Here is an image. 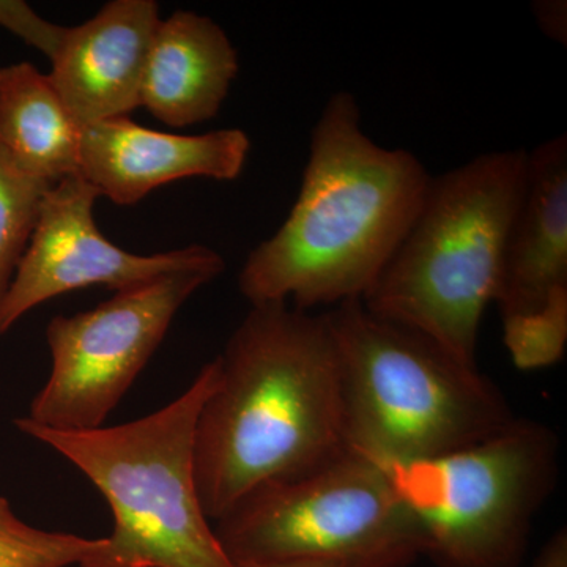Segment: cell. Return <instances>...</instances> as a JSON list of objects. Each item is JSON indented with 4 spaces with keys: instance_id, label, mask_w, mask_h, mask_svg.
Masks as SVG:
<instances>
[{
    "instance_id": "5bb4252c",
    "label": "cell",
    "mask_w": 567,
    "mask_h": 567,
    "mask_svg": "<svg viewBox=\"0 0 567 567\" xmlns=\"http://www.w3.org/2000/svg\"><path fill=\"white\" fill-rule=\"evenodd\" d=\"M80 140L48 74L31 62L0 66V147L18 169L50 186L80 175Z\"/></svg>"
},
{
    "instance_id": "9c48e42d",
    "label": "cell",
    "mask_w": 567,
    "mask_h": 567,
    "mask_svg": "<svg viewBox=\"0 0 567 567\" xmlns=\"http://www.w3.org/2000/svg\"><path fill=\"white\" fill-rule=\"evenodd\" d=\"M99 197L81 175L44 194L31 241L0 301V336L37 306L73 290L103 286L118 292L182 271L223 274V257L208 246L140 256L111 244L93 216Z\"/></svg>"
},
{
    "instance_id": "5b68a950",
    "label": "cell",
    "mask_w": 567,
    "mask_h": 567,
    "mask_svg": "<svg viewBox=\"0 0 567 567\" xmlns=\"http://www.w3.org/2000/svg\"><path fill=\"white\" fill-rule=\"evenodd\" d=\"M218 380L215 358L163 409L93 431L17 420L22 434L62 454L111 506V535L80 567H238L205 516L194 475L197 417Z\"/></svg>"
},
{
    "instance_id": "30bf717a",
    "label": "cell",
    "mask_w": 567,
    "mask_h": 567,
    "mask_svg": "<svg viewBox=\"0 0 567 567\" xmlns=\"http://www.w3.org/2000/svg\"><path fill=\"white\" fill-rule=\"evenodd\" d=\"M249 151L244 130L185 136L112 118L81 128L80 175L100 197L128 207L182 178L233 182L244 173Z\"/></svg>"
},
{
    "instance_id": "7c38bea8",
    "label": "cell",
    "mask_w": 567,
    "mask_h": 567,
    "mask_svg": "<svg viewBox=\"0 0 567 567\" xmlns=\"http://www.w3.org/2000/svg\"><path fill=\"white\" fill-rule=\"evenodd\" d=\"M567 289V137L528 152L527 186L503 257V319L544 308Z\"/></svg>"
},
{
    "instance_id": "e0dca14e",
    "label": "cell",
    "mask_w": 567,
    "mask_h": 567,
    "mask_svg": "<svg viewBox=\"0 0 567 567\" xmlns=\"http://www.w3.org/2000/svg\"><path fill=\"white\" fill-rule=\"evenodd\" d=\"M505 344L518 369L558 363L567 341V289L559 290L544 308L503 319Z\"/></svg>"
},
{
    "instance_id": "ac0fdd59",
    "label": "cell",
    "mask_w": 567,
    "mask_h": 567,
    "mask_svg": "<svg viewBox=\"0 0 567 567\" xmlns=\"http://www.w3.org/2000/svg\"><path fill=\"white\" fill-rule=\"evenodd\" d=\"M537 25L548 39L557 43H567V3L566 0H537L533 3Z\"/></svg>"
},
{
    "instance_id": "277c9868",
    "label": "cell",
    "mask_w": 567,
    "mask_h": 567,
    "mask_svg": "<svg viewBox=\"0 0 567 567\" xmlns=\"http://www.w3.org/2000/svg\"><path fill=\"white\" fill-rule=\"evenodd\" d=\"M524 148L476 156L431 177L415 221L363 298L372 315L420 331L476 364L525 186Z\"/></svg>"
},
{
    "instance_id": "6da1fadb",
    "label": "cell",
    "mask_w": 567,
    "mask_h": 567,
    "mask_svg": "<svg viewBox=\"0 0 567 567\" xmlns=\"http://www.w3.org/2000/svg\"><path fill=\"white\" fill-rule=\"evenodd\" d=\"M218 360V385L194 434L197 491L213 522L257 488L308 475L346 451L327 312L251 306Z\"/></svg>"
},
{
    "instance_id": "4fadbf2b",
    "label": "cell",
    "mask_w": 567,
    "mask_h": 567,
    "mask_svg": "<svg viewBox=\"0 0 567 567\" xmlns=\"http://www.w3.org/2000/svg\"><path fill=\"white\" fill-rule=\"evenodd\" d=\"M233 41L212 18L177 10L153 33L141 107L173 128L212 121L238 74Z\"/></svg>"
},
{
    "instance_id": "2e32d148",
    "label": "cell",
    "mask_w": 567,
    "mask_h": 567,
    "mask_svg": "<svg viewBox=\"0 0 567 567\" xmlns=\"http://www.w3.org/2000/svg\"><path fill=\"white\" fill-rule=\"evenodd\" d=\"M102 543L103 537L87 539L32 527L17 516L6 496H0V567L80 566Z\"/></svg>"
},
{
    "instance_id": "9a60e30c",
    "label": "cell",
    "mask_w": 567,
    "mask_h": 567,
    "mask_svg": "<svg viewBox=\"0 0 567 567\" xmlns=\"http://www.w3.org/2000/svg\"><path fill=\"white\" fill-rule=\"evenodd\" d=\"M51 186L18 169L0 147V301L9 290Z\"/></svg>"
},
{
    "instance_id": "3957f363",
    "label": "cell",
    "mask_w": 567,
    "mask_h": 567,
    "mask_svg": "<svg viewBox=\"0 0 567 567\" xmlns=\"http://www.w3.org/2000/svg\"><path fill=\"white\" fill-rule=\"evenodd\" d=\"M341 372L346 451L388 470L453 453L514 420L476 364L372 315L361 300L327 311Z\"/></svg>"
},
{
    "instance_id": "8fae6325",
    "label": "cell",
    "mask_w": 567,
    "mask_h": 567,
    "mask_svg": "<svg viewBox=\"0 0 567 567\" xmlns=\"http://www.w3.org/2000/svg\"><path fill=\"white\" fill-rule=\"evenodd\" d=\"M159 18L153 0H112L78 28L65 29L48 73L80 128L130 117L141 107L145 61Z\"/></svg>"
},
{
    "instance_id": "52a82bcc",
    "label": "cell",
    "mask_w": 567,
    "mask_h": 567,
    "mask_svg": "<svg viewBox=\"0 0 567 567\" xmlns=\"http://www.w3.org/2000/svg\"><path fill=\"white\" fill-rule=\"evenodd\" d=\"M215 524L237 566L315 558L406 567L423 555L415 517L390 473L349 451L308 475L257 488Z\"/></svg>"
},
{
    "instance_id": "ba28073f",
    "label": "cell",
    "mask_w": 567,
    "mask_h": 567,
    "mask_svg": "<svg viewBox=\"0 0 567 567\" xmlns=\"http://www.w3.org/2000/svg\"><path fill=\"white\" fill-rule=\"evenodd\" d=\"M216 278L210 271L167 275L118 290L89 311L54 317L47 330L50 377L22 420L58 432L106 425L182 306Z\"/></svg>"
},
{
    "instance_id": "7a4b0ae2",
    "label": "cell",
    "mask_w": 567,
    "mask_h": 567,
    "mask_svg": "<svg viewBox=\"0 0 567 567\" xmlns=\"http://www.w3.org/2000/svg\"><path fill=\"white\" fill-rule=\"evenodd\" d=\"M429 182L412 152L364 133L352 93H333L312 130L297 203L249 252L238 289L251 306L292 300L308 312L363 300L415 221Z\"/></svg>"
},
{
    "instance_id": "ffe728a7",
    "label": "cell",
    "mask_w": 567,
    "mask_h": 567,
    "mask_svg": "<svg viewBox=\"0 0 567 567\" xmlns=\"http://www.w3.org/2000/svg\"><path fill=\"white\" fill-rule=\"evenodd\" d=\"M238 567H353L347 563L336 561V559H315V558H300V559H281V561H257L245 563Z\"/></svg>"
},
{
    "instance_id": "d6986e66",
    "label": "cell",
    "mask_w": 567,
    "mask_h": 567,
    "mask_svg": "<svg viewBox=\"0 0 567 567\" xmlns=\"http://www.w3.org/2000/svg\"><path fill=\"white\" fill-rule=\"evenodd\" d=\"M535 567H567L566 532H559L551 537L550 543L540 551Z\"/></svg>"
},
{
    "instance_id": "8992f818",
    "label": "cell",
    "mask_w": 567,
    "mask_h": 567,
    "mask_svg": "<svg viewBox=\"0 0 567 567\" xmlns=\"http://www.w3.org/2000/svg\"><path fill=\"white\" fill-rule=\"evenodd\" d=\"M557 468L554 432L514 417L473 445L388 473L415 517L421 554L443 567H514Z\"/></svg>"
}]
</instances>
